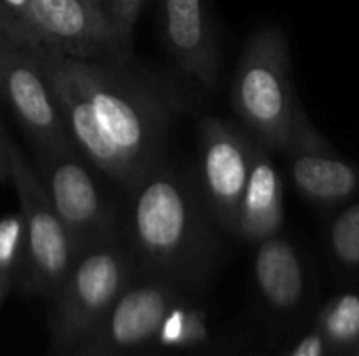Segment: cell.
<instances>
[{"label":"cell","mask_w":359,"mask_h":356,"mask_svg":"<svg viewBox=\"0 0 359 356\" xmlns=\"http://www.w3.org/2000/svg\"><path fill=\"white\" fill-rule=\"evenodd\" d=\"M330 355V346L324 340V336L316 329L311 334H307L290 353L286 356H328Z\"/></svg>","instance_id":"cell-22"},{"label":"cell","mask_w":359,"mask_h":356,"mask_svg":"<svg viewBox=\"0 0 359 356\" xmlns=\"http://www.w3.org/2000/svg\"><path fill=\"white\" fill-rule=\"evenodd\" d=\"M290 172L299 193L316 206H337L359 189V172L339 157L326 141L290 151Z\"/></svg>","instance_id":"cell-13"},{"label":"cell","mask_w":359,"mask_h":356,"mask_svg":"<svg viewBox=\"0 0 359 356\" xmlns=\"http://www.w3.org/2000/svg\"><path fill=\"white\" fill-rule=\"evenodd\" d=\"M179 304L177 285L147 279L128 285L93 334L69 356H139L154 346L160 329Z\"/></svg>","instance_id":"cell-7"},{"label":"cell","mask_w":359,"mask_h":356,"mask_svg":"<svg viewBox=\"0 0 359 356\" xmlns=\"http://www.w3.org/2000/svg\"><path fill=\"white\" fill-rule=\"evenodd\" d=\"M93 13H97L99 17H105V19H109V15H107V8H105V4H103V0H82ZM111 21V19H109Z\"/></svg>","instance_id":"cell-24"},{"label":"cell","mask_w":359,"mask_h":356,"mask_svg":"<svg viewBox=\"0 0 359 356\" xmlns=\"http://www.w3.org/2000/svg\"><path fill=\"white\" fill-rule=\"evenodd\" d=\"M238 118L257 141L278 153L326 141L301 109L290 80V46L278 27L257 31L242 50L231 84Z\"/></svg>","instance_id":"cell-3"},{"label":"cell","mask_w":359,"mask_h":356,"mask_svg":"<svg viewBox=\"0 0 359 356\" xmlns=\"http://www.w3.org/2000/svg\"><path fill=\"white\" fill-rule=\"evenodd\" d=\"M103 4H105V8H107V15H109V8H111V0H103Z\"/></svg>","instance_id":"cell-26"},{"label":"cell","mask_w":359,"mask_h":356,"mask_svg":"<svg viewBox=\"0 0 359 356\" xmlns=\"http://www.w3.org/2000/svg\"><path fill=\"white\" fill-rule=\"evenodd\" d=\"M27 2L46 48L86 61H120L126 57L114 23L93 13L82 0Z\"/></svg>","instance_id":"cell-10"},{"label":"cell","mask_w":359,"mask_h":356,"mask_svg":"<svg viewBox=\"0 0 359 356\" xmlns=\"http://www.w3.org/2000/svg\"><path fill=\"white\" fill-rule=\"evenodd\" d=\"M133 260L118 235L97 241L74 256L53 298V346L69 356L99 325L118 296L130 285Z\"/></svg>","instance_id":"cell-4"},{"label":"cell","mask_w":359,"mask_h":356,"mask_svg":"<svg viewBox=\"0 0 359 356\" xmlns=\"http://www.w3.org/2000/svg\"><path fill=\"white\" fill-rule=\"evenodd\" d=\"M0 34H4L8 40H13V42H17L19 46H25V48H29V50H44V48H40L29 36H27V31L21 27V23L15 19V15L4 6V2L0 0Z\"/></svg>","instance_id":"cell-20"},{"label":"cell","mask_w":359,"mask_h":356,"mask_svg":"<svg viewBox=\"0 0 359 356\" xmlns=\"http://www.w3.org/2000/svg\"><path fill=\"white\" fill-rule=\"evenodd\" d=\"M255 279L263 300L280 313L294 311L305 298V269L297 248L273 235L259 243L255 254Z\"/></svg>","instance_id":"cell-14"},{"label":"cell","mask_w":359,"mask_h":356,"mask_svg":"<svg viewBox=\"0 0 359 356\" xmlns=\"http://www.w3.org/2000/svg\"><path fill=\"white\" fill-rule=\"evenodd\" d=\"M11 183L23 220L21 279L29 290L53 300L76 256L69 233L57 216L38 172L15 145L11 147Z\"/></svg>","instance_id":"cell-6"},{"label":"cell","mask_w":359,"mask_h":356,"mask_svg":"<svg viewBox=\"0 0 359 356\" xmlns=\"http://www.w3.org/2000/svg\"><path fill=\"white\" fill-rule=\"evenodd\" d=\"M11 147L0 126V180H11Z\"/></svg>","instance_id":"cell-23"},{"label":"cell","mask_w":359,"mask_h":356,"mask_svg":"<svg viewBox=\"0 0 359 356\" xmlns=\"http://www.w3.org/2000/svg\"><path fill=\"white\" fill-rule=\"evenodd\" d=\"M353 356H359V344L353 348Z\"/></svg>","instance_id":"cell-27"},{"label":"cell","mask_w":359,"mask_h":356,"mask_svg":"<svg viewBox=\"0 0 359 356\" xmlns=\"http://www.w3.org/2000/svg\"><path fill=\"white\" fill-rule=\"evenodd\" d=\"M4 2V6L15 15V19L21 23V27L27 31V36L40 46V48H46L44 46V42H42V38H40V34H38V29H36V25H34V17H32V10H29V2L27 0H2Z\"/></svg>","instance_id":"cell-21"},{"label":"cell","mask_w":359,"mask_h":356,"mask_svg":"<svg viewBox=\"0 0 359 356\" xmlns=\"http://www.w3.org/2000/svg\"><path fill=\"white\" fill-rule=\"evenodd\" d=\"M2 38H4V34H0V52H2Z\"/></svg>","instance_id":"cell-28"},{"label":"cell","mask_w":359,"mask_h":356,"mask_svg":"<svg viewBox=\"0 0 359 356\" xmlns=\"http://www.w3.org/2000/svg\"><path fill=\"white\" fill-rule=\"evenodd\" d=\"M6 287H8V279L0 273V300H2L4 294H6Z\"/></svg>","instance_id":"cell-25"},{"label":"cell","mask_w":359,"mask_h":356,"mask_svg":"<svg viewBox=\"0 0 359 356\" xmlns=\"http://www.w3.org/2000/svg\"><path fill=\"white\" fill-rule=\"evenodd\" d=\"M145 4H147V0H111L109 19L114 23L118 40H120V44H122V48L126 52L130 50L135 25H137L139 15H141Z\"/></svg>","instance_id":"cell-19"},{"label":"cell","mask_w":359,"mask_h":356,"mask_svg":"<svg viewBox=\"0 0 359 356\" xmlns=\"http://www.w3.org/2000/svg\"><path fill=\"white\" fill-rule=\"evenodd\" d=\"M206 340L204 313L181 308L179 304L166 317L158 342L164 346H194Z\"/></svg>","instance_id":"cell-17"},{"label":"cell","mask_w":359,"mask_h":356,"mask_svg":"<svg viewBox=\"0 0 359 356\" xmlns=\"http://www.w3.org/2000/svg\"><path fill=\"white\" fill-rule=\"evenodd\" d=\"M23 271V220L8 216L0 220V273L11 281Z\"/></svg>","instance_id":"cell-18"},{"label":"cell","mask_w":359,"mask_h":356,"mask_svg":"<svg viewBox=\"0 0 359 356\" xmlns=\"http://www.w3.org/2000/svg\"><path fill=\"white\" fill-rule=\"evenodd\" d=\"M162 40L177 67L202 88L215 90L221 50L210 0H160Z\"/></svg>","instance_id":"cell-11"},{"label":"cell","mask_w":359,"mask_h":356,"mask_svg":"<svg viewBox=\"0 0 359 356\" xmlns=\"http://www.w3.org/2000/svg\"><path fill=\"white\" fill-rule=\"evenodd\" d=\"M316 329L324 336L330 350H353L359 344L358 294H339L330 298L318 313Z\"/></svg>","instance_id":"cell-15"},{"label":"cell","mask_w":359,"mask_h":356,"mask_svg":"<svg viewBox=\"0 0 359 356\" xmlns=\"http://www.w3.org/2000/svg\"><path fill=\"white\" fill-rule=\"evenodd\" d=\"M38 52L19 46L6 36L2 38L0 94L8 101L34 149H57L69 145L72 138Z\"/></svg>","instance_id":"cell-9"},{"label":"cell","mask_w":359,"mask_h":356,"mask_svg":"<svg viewBox=\"0 0 359 356\" xmlns=\"http://www.w3.org/2000/svg\"><path fill=\"white\" fill-rule=\"evenodd\" d=\"M65 61L84 88L103 136L122 162L126 191H133L160 159L172 118V101L111 61H86L67 55Z\"/></svg>","instance_id":"cell-2"},{"label":"cell","mask_w":359,"mask_h":356,"mask_svg":"<svg viewBox=\"0 0 359 356\" xmlns=\"http://www.w3.org/2000/svg\"><path fill=\"white\" fill-rule=\"evenodd\" d=\"M38 178L69 233L74 252L118 235L111 201L97 183V168L74 143L57 149H36Z\"/></svg>","instance_id":"cell-5"},{"label":"cell","mask_w":359,"mask_h":356,"mask_svg":"<svg viewBox=\"0 0 359 356\" xmlns=\"http://www.w3.org/2000/svg\"><path fill=\"white\" fill-rule=\"evenodd\" d=\"M328 243L343 269H359V201L343 208L332 220Z\"/></svg>","instance_id":"cell-16"},{"label":"cell","mask_w":359,"mask_h":356,"mask_svg":"<svg viewBox=\"0 0 359 356\" xmlns=\"http://www.w3.org/2000/svg\"><path fill=\"white\" fill-rule=\"evenodd\" d=\"M282 225H284V185L269 153L255 138L250 172L240 206L236 237L250 243H261L273 235H280Z\"/></svg>","instance_id":"cell-12"},{"label":"cell","mask_w":359,"mask_h":356,"mask_svg":"<svg viewBox=\"0 0 359 356\" xmlns=\"http://www.w3.org/2000/svg\"><path fill=\"white\" fill-rule=\"evenodd\" d=\"M128 195L135 260L156 279L202 287L212 275L219 245L200 183L160 157Z\"/></svg>","instance_id":"cell-1"},{"label":"cell","mask_w":359,"mask_h":356,"mask_svg":"<svg viewBox=\"0 0 359 356\" xmlns=\"http://www.w3.org/2000/svg\"><path fill=\"white\" fill-rule=\"evenodd\" d=\"M255 138L221 118L200 124V189L212 220L236 235Z\"/></svg>","instance_id":"cell-8"},{"label":"cell","mask_w":359,"mask_h":356,"mask_svg":"<svg viewBox=\"0 0 359 356\" xmlns=\"http://www.w3.org/2000/svg\"><path fill=\"white\" fill-rule=\"evenodd\" d=\"M147 2H149V0H147Z\"/></svg>","instance_id":"cell-29"}]
</instances>
